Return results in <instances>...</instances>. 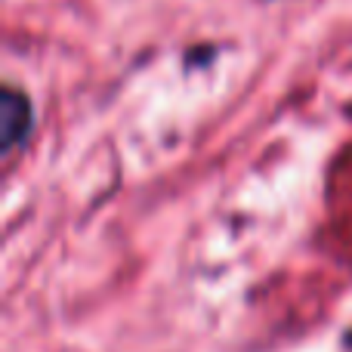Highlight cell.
Listing matches in <instances>:
<instances>
[{
	"instance_id": "obj_1",
	"label": "cell",
	"mask_w": 352,
	"mask_h": 352,
	"mask_svg": "<svg viewBox=\"0 0 352 352\" xmlns=\"http://www.w3.org/2000/svg\"><path fill=\"white\" fill-rule=\"evenodd\" d=\"M31 127V105L25 99V93L6 87L0 93V142H3V152H10L12 146L28 136Z\"/></svg>"
}]
</instances>
